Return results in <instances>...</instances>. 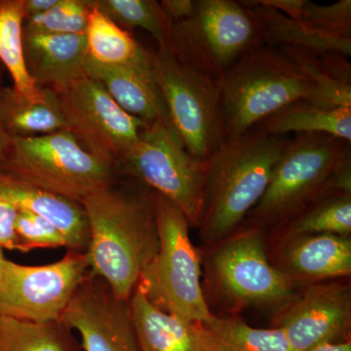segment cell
<instances>
[{
  "instance_id": "cell-1",
  "label": "cell",
  "mask_w": 351,
  "mask_h": 351,
  "mask_svg": "<svg viewBox=\"0 0 351 351\" xmlns=\"http://www.w3.org/2000/svg\"><path fill=\"white\" fill-rule=\"evenodd\" d=\"M112 182L83 199L89 223L90 271L129 300L145 267L158 252L154 193L131 178Z\"/></svg>"
},
{
  "instance_id": "cell-2",
  "label": "cell",
  "mask_w": 351,
  "mask_h": 351,
  "mask_svg": "<svg viewBox=\"0 0 351 351\" xmlns=\"http://www.w3.org/2000/svg\"><path fill=\"white\" fill-rule=\"evenodd\" d=\"M290 136L252 129L226 143L206 161L204 197L199 225L203 243L212 247L243 225L263 197Z\"/></svg>"
},
{
  "instance_id": "cell-3",
  "label": "cell",
  "mask_w": 351,
  "mask_h": 351,
  "mask_svg": "<svg viewBox=\"0 0 351 351\" xmlns=\"http://www.w3.org/2000/svg\"><path fill=\"white\" fill-rule=\"evenodd\" d=\"M219 100L226 143L297 101L330 106L301 69L278 48L267 45L245 55L223 76Z\"/></svg>"
},
{
  "instance_id": "cell-4",
  "label": "cell",
  "mask_w": 351,
  "mask_h": 351,
  "mask_svg": "<svg viewBox=\"0 0 351 351\" xmlns=\"http://www.w3.org/2000/svg\"><path fill=\"white\" fill-rule=\"evenodd\" d=\"M158 252L137 287L157 308L191 323L213 316L201 286V256L189 237V219L174 203L154 193Z\"/></svg>"
},
{
  "instance_id": "cell-5",
  "label": "cell",
  "mask_w": 351,
  "mask_h": 351,
  "mask_svg": "<svg viewBox=\"0 0 351 351\" xmlns=\"http://www.w3.org/2000/svg\"><path fill=\"white\" fill-rule=\"evenodd\" d=\"M350 142L326 134H297L277 161L263 197L248 215L251 226H281L322 196L346 157Z\"/></svg>"
},
{
  "instance_id": "cell-6",
  "label": "cell",
  "mask_w": 351,
  "mask_h": 351,
  "mask_svg": "<svg viewBox=\"0 0 351 351\" xmlns=\"http://www.w3.org/2000/svg\"><path fill=\"white\" fill-rule=\"evenodd\" d=\"M262 45L255 16L234 0H196L195 14L171 25V52L218 83L241 58Z\"/></svg>"
},
{
  "instance_id": "cell-7",
  "label": "cell",
  "mask_w": 351,
  "mask_h": 351,
  "mask_svg": "<svg viewBox=\"0 0 351 351\" xmlns=\"http://www.w3.org/2000/svg\"><path fill=\"white\" fill-rule=\"evenodd\" d=\"M0 171L80 204L119 177L112 166L90 154L68 130L13 138Z\"/></svg>"
},
{
  "instance_id": "cell-8",
  "label": "cell",
  "mask_w": 351,
  "mask_h": 351,
  "mask_svg": "<svg viewBox=\"0 0 351 351\" xmlns=\"http://www.w3.org/2000/svg\"><path fill=\"white\" fill-rule=\"evenodd\" d=\"M207 263L215 290L232 306L278 311L299 293V283L270 263L262 226L250 225L214 245Z\"/></svg>"
},
{
  "instance_id": "cell-9",
  "label": "cell",
  "mask_w": 351,
  "mask_h": 351,
  "mask_svg": "<svg viewBox=\"0 0 351 351\" xmlns=\"http://www.w3.org/2000/svg\"><path fill=\"white\" fill-rule=\"evenodd\" d=\"M117 174L167 198L184 214L191 226L199 225L206 162L189 154L170 123L157 121L145 127L119 164Z\"/></svg>"
},
{
  "instance_id": "cell-10",
  "label": "cell",
  "mask_w": 351,
  "mask_h": 351,
  "mask_svg": "<svg viewBox=\"0 0 351 351\" xmlns=\"http://www.w3.org/2000/svg\"><path fill=\"white\" fill-rule=\"evenodd\" d=\"M152 71L176 134L191 156L206 162L226 144L219 83L182 64L168 48L152 53Z\"/></svg>"
},
{
  "instance_id": "cell-11",
  "label": "cell",
  "mask_w": 351,
  "mask_h": 351,
  "mask_svg": "<svg viewBox=\"0 0 351 351\" xmlns=\"http://www.w3.org/2000/svg\"><path fill=\"white\" fill-rule=\"evenodd\" d=\"M90 272L86 254L68 251L56 262L25 265L6 258L0 278V316L32 323L61 322Z\"/></svg>"
},
{
  "instance_id": "cell-12",
  "label": "cell",
  "mask_w": 351,
  "mask_h": 351,
  "mask_svg": "<svg viewBox=\"0 0 351 351\" xmlns=\"http://www.w3.org/2000/svg\"><path fill=\"white\" fill-rule=\"evenodd\" d=\"M52 91L66 120V130L90 154L117 173L119 164L147 125L124 112L89 76Z\"/></svg>"
},
{
  "instance_id": "cell-13",
  "label": "cell",
  "mask_w": 351,
  "mask_h": 351,
  "mask_svg": "<svg viewBox=\"0 0 351 351\" xmlns=\"http://www.w3.org/2000/svg\"><path fill=\"white\" fill-rule=\"evenodd\" d=\"M276 327L284 332L293 351L350 341V286L341 282L306 286L278 309Z\"/></svg>"
},
{
  "instance_id": "cell-14",
  "label": "cell",
  "mask_w": 351,
  "mask_h": 351,
  "mask_svg": "<svg viewBox=\"0 0 351 351\" xmlns=\"http://www.w3.org/2000/svg\"><path fill=\"white\" fill-rule=\"evenodd\" d=\"M61 322L82 339L83 351H140L129 300L91 271L76 290Z\"/></svg>"
},
{
  "instance_id": "cell-15",
  "label": "cell",
  "mask_w": 351,
  "mask_h": 351,
  "mask_svg": "<svg viewBox=\"0 0 351 351\" xmlns=\"http://www.w3.org/2000/svg\"><path fill=\"white\" fill-rule=\"evenodd\" d=\"M85 73L96 80L124 112L145 125L157 121L170 123L165 101L152 71V53L135 63L121 66L99 64L88 57Z\"/></svg>"
},
{
  "instance_id": "cell-16",
  "label": "cell",
  "mask_w": 351,
  "mask_h": 351,
  "mask_svg": "<svg viewBox=\"0 0 351 351\" xmlns=\"http://www.w3.org/2000/svg\"><path fill=\"white\" fill-rule=\"evenodd\" d=\"M23 45L27 73L39 88L61 89L86 75L85 34L24 32Z\"/></svg>"
},
{
  "instance_id": "cell-17",
  "label": "cell",
  "mask_w": 351,
  "mask_h": 351,
  "mask_svg": "<svg viewBox=\"0 0 351 351\" xmlns=\"http://www.w3.org/2000/svg\"><path fill=\"white\" fill-rule=\"evenodd\" d=\"M0 186L19 210L36 215L54 226L66 240V250L86 253L90 242L89 223L80 203L1 171Z\"/></svg>"
},
{
  "instance_id": "cell-18",
  "label": "cell",
  "mask_w": 351,
  "mask_h": 351,
  "mask_svg": "<svg viewBox=\"0 0 351 351\" xmlns=\"http://www.w3.org/2000/svg\"><path fill=\"white\" fill-rule=\"evenodd\" d=\"M283 271L295 282H323L350 276V237L308 234L286 239L282 251Z\"/></svg>"
},
{
  "instance_id": "cell-19",
  "label": "cell",
  "mask_w": 351,
  "mask_h": 351,
  "mask_svg": "<svg viewBox=\"0 0 351 351\" xmlns=\"http://www.w3.org/2000/svg\"><path fill=\"white\" fill-rule=\"evenodd\" d=\"M129 306L140 351H201L196 323L157 308L137 286Z\"/></svg>"
},
{
  "instance_id": "cell-20",
  "label": "cell",
  "mask_w": 351,
  "mask_h": 351,
  "mask_svg": "<svg viewBox=\"0 0 351 351\" xmlns=\"http://www.w3.org/2000/svg\"><path fill=\"white\" fill-rule=\"evenodd\" d=\"M257 19L263 45L270 47L292 46L324 52H336L350 58L351 38L332 36L313 29L302 21L291 19L284 14L257 3L256 0L240 1Z\"/></svg>"
},
{
  "instance_id": "cell-21",
  "label": "cell",
  "mask_w": 351,
  "mask_h": 351,
  "mask_svg": "<svg viewBox=\"0 0 351 351\" xmlns=\"http://www.w3.org/2000/svg\"><path fill=\"white\" fill-rule=\"evenodd\" d=\"M255 129L274 136L326 134L351 142V108L297 101L263 120Z\"/></svg>"
},
{
  "instance_id": "cell-22",
  "label": "cell",
  "mask_w": 351,
  "mask_h": 351,
  "mask_svg": "<svg viewBox=\"0 0 351 351\" xmlns=\"http://www.w3.org/2000/svg\"><path fill=\"white\" fill-rule=\"evenodd\" d=\"M201 351H293L278 328H254L237 317H218L196 323Z\"/></svg>"
},
{
  "instance_id": "cell-23",
  "label": "cell",
  "mask_w": 351,
  "mask_h": 351,
  "mask_svg": "<svg viewBox=\"0 0 351 351\" xmlns=\"http://www.w3.org/2000/svg\"><path fill=\"white\" fill-rule=\"evenodd\" d=\"M319 90L328 105L351 108V64L350 58L336 52L279 46Z\"/></svg>"
},
{
  "instance_id": "cell-24",
  "label": "cell",
  "mask_w": 351,
  "mask_h": 351,
  "mask_svg": "<svg viewBox=\"0 0 351 351\" xmlns=\"http://www.w3.org/2000/svg\"><path fill=\"white\" fill-rule=\"evenodd\" d=\"M47 100L34 103L13 87H0V126L12 138L36 137L66 130L56 95L47 89Z\"/></svg>"
},
{
  "instance_id": "cell-25",
  "label": "cell",
  "mask_w": 351,
  "mask_h": 351,
  "mask_svg": "<svg viewBox=\"0 0 351 351\" xmlns=\"http://www.w3.org/2000/svg\"><path fill=\"white\" fill-rule=\"evenodd\" d=\"M25 0H0V61L13 80V89L25 100L43 103L47 89L39 88L25 68L23 27Z\"/></svg>"
},
{
  "instance_id": "cell-26",
  "label": "cell",
  "mask_w": 351,
  "mask_h": 351,
  "mask_svg": "<svg viewBox=\"0 0 351 351\" xmlns=\"http://www.w3.org/2000/svg\"><path fill=\"white\" fill-rule=\"evenodd\" d=\"M91 10L85 32L88 57L97 63L121 66L140 61L149 56L145 50L128 31L122 29L104 15L89 0Z\"/></svg>"
},
{
  "instance_id": "cell-27",
  "label": "cell",
  "mask_w": 351,
  "mask_h": 351,
  "mask_svg": "<svg viewBox=\"0 0 351 351\" xmlns=\"http://www.w3.org/2000/svg\"><path fill=\"white\" fill-rule=\"evenodd\" d=\"M283 239L308 234H334L350 237L351 195L331 193L313 201L282 223Z\"/></svg>"
},
{
  "instance_id": "cell-28",
  "label": "cell",
  "mask_w": 351,
  "mask_h": 351,
  "mask_svg": "<svg viewBox=\"0 0 351 351\" xmlns=\"http://www.w3.org/2000/svg\"><path fill=\"white\" fill-rule=\"evenodd\" d=\"M62 322L32 323L0 316V351H82Z\"/></svg>"
},
{
  "instance_id": "cell-29",
  "label": "cell",
  "mask_w": 351,
  "mask_h": 351,
  "mask_svg": "<svg viewBox=\"0 0 351 351\" xmlns=\"http://www.w3.org/2000/svg\"><path fill=\"white\" fill-rule=\"evenodd\" d=\"M92 4L122 29H145L158 44L170 49L171 24L154 0H91Z\"/></svg>"
},
{
  "instance_id": "cell-30",
  "label": "cell",
  "mask_w": 351,
  "mask_h": 351,
  "mask_svg": "<svg viewBox=\"0 0 351 351\" xmlns=\"http://www.w3.org/2000/svg\"><path fill=\"white\" fill-rule=\"evenodd\" d=\"M89 0H59L47 12L24 20L23 31L38 34H85Z\"/></svg>"
},
{
  "instance_id": "cell-31",
  "label": "cell",
  "mask_w": 351,
  "mask_h": 351,
  "mask_svg": "<svg viewBox=\"0 0 351 351\" xmlns=\"http://www.w3.org/2000/svg\"><path fill=\"white\" fill-rule=\"evenodd\" d=\"M15 232L17 251L23 253L40 248L66 249V240L54 226L24 210H19Z\"/></svg>"
},
{
  "instance_id": "cell-32",
  "label": "cell",
  "mask_w": 351,
  "mask_h": 351,
  "mask_svg": "<svg viewBox=\"0 0 351 351\" xmlns=\"http://www.w3.org/2000/svg\"><path fill=\"white\" fill-rule=\"evenodd\" d=\"M299 21L332 36L351 38V1L339 0L329 5H319L306 0Z\"/></svg>"
},
{
  "instance_id": "cell-33",
  "label": "cell",
  "mask_w": 351,
  "mask_h": 351,
  "mask_svg": "<svg viewBox=\"0 0 351 351\" xmlns=\"http://www.w3.org/2000/svg\"><path fill=\"white\" fill-rule=\"evenodd\" d=\"M19 208L0 186V247L6 250L17 251L15 226Z\"/></svg>"
},
{
  "instance_id": "cell-34",
  "label": "cell",
  "mask_w": 351,
  "mask_h": 351,
  "mask_svg": "<svg viewBox=\"0 0 351 351\" xmlns=\"http://www.w3.org/2000/svg\"><path fill=\"white\" fill-rule=\"evenodd\" d=\"M159 4L172 25L188 20L195 14L196 0H162Z\"/></svg>"
},
{
  "instance_id": "cell-35",
  "label": "cell",
  "mask_w": 351,
  "mask_h": 351,
  "mask_svg": "<svg viewBox=\"0 0 351 351\" xmlns=\"http://www.w3.org/2000/svg\"><path fill=\"white\" fill-rule=\"evenodd\" d=\"M260 5L274 9L291 19H301L306 0H256Z\"/></svg>"
},
{
  "instance_id": "cell-36",
  "label": "cell",
  "mask_w": 351,
  "mask_h": 351,
  "mask_svg": "<svg viewBox=\"0 0 351 351\" xmlns=\"http://www.w3.org/2000/svg\"><path fill=\"white\" fill-rule=\"evenodd\" d=\"M59 0H25V19L47 12Z\"/></svg>"
},
{
  "instance_id": "cell-37",
  "label": "cell",
  "mask_w": 351,
  "mask_h": 351,
  "mask_svg": "<svg viewBox=\"0 0 351 351\" xmlns=\"http://www.w3.org/2000/svg\"><path fill=\"white\" fill-rule=\"evenodd\" d=\"M13 138L10 137L0 126V164L5 159L9 149L12 145Z\"/></svg>"
},
{
  "instance_id": "cell-38",
  "label": "cell",
  "mask_w": 351,
  "mask_h": 351,
  "mask_svg": "<svg viewBox=\"0 0 351 351\" xmlns=\"http://www.w3.org/2000/svg\"><path fill=\"white\" fill-rule=\"evenodd\" d=\"M309 351H351V341H343V343H329V345H324L318 346V348H313Z\"/></svg>"
},
{
  "instance_id": "cell-39",
  "label": "cell",
  "mask_w": 351,
  "mask_h": 351,
  "mask_svg": "<svg viewBox=\"0 0 351 351\" xmlns=\"http://www.w3.org/2000/svg\"><path fill=\"white\" fill-rule=\"evenodd\" d=\"M6 260L3 254V249L0 247V278H1L2 267H3L4 261Z\"/></svg>"
},
{
  "instance_id": "cell-40",
  "label": "cell",
  "mask_w": 351,
  "mask_h": 351,
  "mask_svg": "<svg viewBox=\"0 0 351 351\" xmlns=\"http://www.w3.org/2000/svg\"><path fill=\"white\" fill-rule=\"evenodd\" d=\"M0 87H1V85H0Z\"/></svg>"
}]
</instances>
